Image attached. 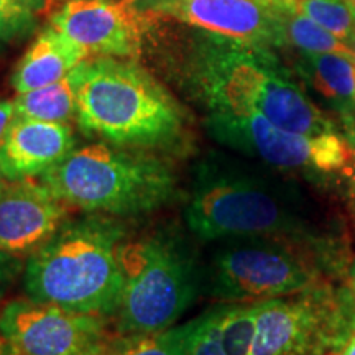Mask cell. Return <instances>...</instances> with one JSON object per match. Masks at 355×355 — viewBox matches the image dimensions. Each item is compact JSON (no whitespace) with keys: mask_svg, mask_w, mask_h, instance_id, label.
Wrapping results in <instances>:
<instances>
[{"mask_svg":"<svg viewBox=\"0 0 355 355\" xmlns=\"http://www.w3.org/2000/svg\"><path fill=\"white\" fill-rule=\"evenodd\" d=\"M19 266V259L0 250V293L8 285Z\"/></svg>","mask_w":355,"mask_h":355,"instance_id":"d4e9b609","label":"cell"},{"mask_svg":"<svg viewBox=\"0 0 355 355\" xmlns=\"http://www.w3.org/2000/svg\"><path fill=\"white\" fill-rule=\"evenodd\" d=\"M0 337L15 355H101L110 339L104 318L30 298L3 306Z\"/></svg>","mask_w":355,"mask_h":355,"instance_id":"30bf717a","label":"cell"},{"mask_svg":"<svg viewBox=\"0 0 355 355\" xmlns=\"http://www.w3.org/2000/svg\"><path fill=\"white\" fill-rule=\"evenodd\" d=\"M141 7L202 30L219 42L272 51L285 46L278 3L260 0H141Z\"/></svg>","mask_w":355,"mask_h":355,"instance_id":"8fae6325","label":"cell"},{"mask_svg":"<svg viewBox=\"0 0 355 355\" xmlns=\"http://www.w3.org/2000/svg\"><path fill=\"white\" fill-rule=\"evenodd\" d=\"M345 2H347V6L350 8V12H352L354 20H355V0H345Z\"/></svg>","mask_w":355,"mask_h":355,"instance_id":"f546056e","label":"cell"},{"mask_svg":"<svg viewBox=\"0 0 355 355\" xmlns=\"http://www.w3.org/2000/svg\"><path fill=\"white\" fill-rule=\"evenodd\" d=\"M6 181H7V180H6V178H3L2 173H0V188H2V184L6 183Z\"/></svg>","mask_w":355,"mask_h":355,"instance_id":"1f68e13d","label":"cell"},{"mask_svg":"<svg viewBox=\"0 0 355 355\" xmlns=\"http://www.w3.org/2000/svg\"><path fill=\"white\" fill-rule=\"evenodd\" d=\"M42 6L43 0H0V43L28 33Z\"/></svg>","mask_w":355,"mask_h":355,"instance_id":"7402d4cb","label":"cell"},{"mask_svg":"<svg viewBox=\"0 0 355 355\" xmlns=\"http://www.w3.org/2000/svg\"><path fill=\"white\" fill-rule=\"evenodd\" d=\"M123 225L110 216L68 220L26 261L28 298L92 316L117 314L123 291Z\"/></svg>","mask_w":355,"mask_h":355,"instance_id":"3957f363","label":"cell"},{"mask_svg":"<svg viewBox=\"0 0 355 355\" xmlns=\"http://www.w3.org/2000/svg\"><path fill=\"white\" fill-rule=\"evenodd\" d=\"M209 268V295L222 303H257L347 277L349 254L277 237L222 241Z\"/></svg>","mask_w":355,"mask_h":355,"instance_id":"8992f818","label":"cell"},{"mask_svg":"<svg viewBox=\"0 0 355 355\" xmlns=\"http://www.w3.org/2000/svg\"><path fill=\"white\" fill-rule=\"evenodd\" d=\"M71 207L42 181H6L0 188V250L32 257L68 222Z\"/></svg>","mask_w":355,"mask_h":355,"instance_id":"7c38bea8","label":"cell"},{"mask_svg":"<svg viewBox=\"0 0 355 355\" xmlns=\"http://www.w3.org/2000/svg\"><path fill=\"white\" fill-rule=\"evenodd\" d=\"M207 40L194 66V83L207 109L254 112L303 135L340 132L272 50Z\"/></svg>","mask_w":355,"mask_h":355,"instance_id":"277c9868","label":"cell"},{"mask_svg":"<svg viewBox=\"0 0 355 355\" xmlns=\"http://www.w3.org/2000/svg\"><path fill=\"white\" fill-rule=\"evenodd\" d=\"M74 144L68 123L15 117L0 144V173L8 181L35 180L63 162Z\"/></svg>","mask_w":355,"mask_h":355,"instance_id":"5bb4252c","label":"cell"},{"mask_svg":"<svg viewBox=\"0 0 355 355\" xmlns=\"http://www.w3.org/2000/svg\"><path fill=\"white\" fill-rule=\"evenodd\" d=\"M17 112H15V104L13 101H0V144L6 139L8 128L15 121Z\"/></svg>","mask_w":355,"mask_h":355,"instance_id":"484cf974","label":"cell"},{"mask_svg":"<svg viewBox=\"0 0 355 355\" xmlns=\"http://www.w3.org/2000/svg\"><path fill=\"white\" fill-rule=\"evenodd\" d=\"M51 26L89 55L128 60L144 44V25L130 0H69L51 17Z\"/></svg>","mask_w":355,"mask_h":355,"instance_id":"4fadbf2b","label":"cell"},{"mask_svg":"<svg viewBox=\"0 0 355 355\" xmlns=\"http://www.w3.org/2000/svg\"><path fill=\"white\" fill-rule=\"evenodd\" d=\"M355 331V298L334 282L259 301L250 355H331Z\"/></svg>","mask_w":355,"mask_h":355,"instance_id":"9c48e42d","label":"cell"},{"mask_svg":"<svg viewBox=\"0 0 355 355\" xmlns=\"http://www.w3.org/2000/svg\"><path fill=\"white\" fill-rule=\"evenodd\" d=\"M13 104L17 117L68 123L73 115H76V92L71 78L66 76L50 86L21 92L15 97Z\"/></svg>","mask_w":355,"mask_h":355,"instance_id":"e0dca14e","label":"cell"},{"mask_svg":"<svg viewBox=\"0 0 355 355\" xmlns=\"http://www.w3.org/2000/svg\"><path fill=\"white\" fill-rule=\"evenodd\" d=\"M89 51L56 28H46L26 50L12 76L17 94L50 86L69 76L83 63Z\"/></svg>","mask_w":355,"mask_h":355,"instance_id":"9a60e30c","label":"cell"},{"mask_svg":"<svg viewBox=\"0 0 355 355\" xmlns=\"http://www.w3.org/2000/svg\"><path fill=\"white\" fill-rule=\"evenodd\" d=\"M184 219L207 242L277 237L349 254L340 222L319 214L295 186L220 157L204 158L194 170Z\"/></svg>","mask_w":355,"mask_h":355,"instance_id":"6da1fadb","label":"cell"},{"mask_svg":"<svg viewBox=\"0 0 355 355\" xmlns=\"http://www.w3.org/2000/svg\"><path fill=\"white\" fill-rule=\"evenodd\" d=\"M260 2H265V3H278V2H283V0H260Z\"/></svg>","mask_w":355,"mask_h":355,"instance_id":"4dcf8cb0","label":"cell"},{"mask_svg":"<svg viewBox=\"0 0 355 355\" xmlns=\"http://www.w3.org/2000/svg\"><path fill=\"white\" fill-rule=\"evenodd\" d=\"M282 15L283 37L285 46H293L300 55H318V53H337L355 60V51L347 44L336 38L334 35L324 30L321 25L313 21L304 13L288 6L286 2H278Z\"/></svg>","mask_w":355,"mask_h":355,"instance_id":"ac0fdd59","label":"cell"},{"mask_svg":"<svg viewBox=\"0 0 355 355\" xmlns=\"http://www.w3.org/2000/svg\"><path fill=\"white\" fill-rule=\"evenodd\" d=\"M0 355H15V354H12L10 349H8V345L3 343L2 337H0Z\"/></svg>","mask_w":355,"mask_h":355,"instance_id":"f1b7e54d","label":"cell"},{"mask_svg":"<svg viewBox=\"0 0 355 355\" xmlns=\"http://www.w3.org/2000/svg\"><path fill=\"white\" fill-rule=\"evenodd\" d=\"M101 355H188L184 326L110 337Z\"/></svg>","mask_w":355,"mask_h":355,"instance_id":"ffe728a7","label":"cell"},{"mask_svg":"<svg viewBox=\"0 0 355 355\" xmlns=\"http://www.w3.org/2000/svg\"><path fill=\"white\" fill-rule=\"evenodd\" d=\"M331 355H355V331L349 336V339Z\"/></svg>","mask_w":355,"mask_h":355,"instance_id":"4316f807","label":"cell"},{"mask_svg":"<svg viewBox=\"0 0 355 355\" xmlns=\"http://www.w3.org/2000/svg\"><path fill=\"white\" fill-rule=\"evenodd\" d=\"M119 334L170 329L198 295V268L178 239L155 234L123 243Z\"/></svg>","mask_w":355,"mask_h":355,"instance_id":"52a82bcc","label":"cell"},{"mask_svg":"<svg viewBox=\"0 0 355 355\" xmlns=\"http://www.w3.org/2000/svg\"><path fill=\"white\" fill-rule=\"evenodd\" d=\"M296 71L304 84L326 102L340 125L355 121V60L337 53L300 55Z\"/></svg>","mask_w":355,"mask_h":355,"instance_id":"2e32d148","label":"cell"},{"mask_svg":"<svg viewBox=\"0 0 355 355\" xmlns=\"http://www.w3.org/2000/svg\"><path fill=\"white\" fill-rule=\"evenodd\" d=\"M355 51V20L345 0H283Z\"/></svg>","mask_w":355,"mask_h":355,"instance_id":"44dd1931","label":"cell"},{"mask_svg":"<svg viewBox=\"0 0 355 355\" xmlns=\"http://www.w3.org/2000/svg\"><path fill=\"white\" fill-rule=\"evenodd\" d=\"M184 332L188 355H227L222 347L214 309L184 324Z\"/></svg>","mask_w":355,"mask_h":355,"instance_id":"603a6c76","label":"cell"},{"mask_svg":"<svg viewBox=\"0 0 355 355\" xmlns=\"http://www.w3.org/2000/svg\"><path fill=\"white\" fill-rule=\"evenodd\" d=\"M92 144L74 148L38 180L71 209L110 217L157 211L176 196V175L168 163L137 148Z\"/></svg>","mask_w":355,"mask_h":355,"instance_id":"5b68a950","label":"cell"},{"mask_svg":"<svg viewBox=\"0 0 355 355\" xmlns=\"http://www.w3.org/2000/svg\"><path fill=\"white\" fill-rule=\"evenodd\" d=\"M78 125L119 146L168 150L184 135V114L173 96L135 61L99 56L69 74Z\"/></svg>","mask_w":355,"mask_h":355,"instance_id":"7a4b0ae2","label":"cell"},{"mask_svg":"<svg viewBox=\"0 0 355 355\" xmlns=\"http://www.w3.org/2000/svg\"><path fill=\"white\" fill-rule=\"evenodd\" d=\"M347 286H349V290L352 291V295L355 298V257L352 259V261H350L349 270H347Z\"/></svg>","mask_w":355,"mask_h":355,"instance_id":"83f0119b","label":"cell"},{"mask_svg":"<svg viewBox=\"0 0 355 355\" xmlns=\"http://www.w3.org/2000/svg\"><path fill=\"white\" fill-rule=\"evenodd\" d=\"M206 128L220 145L327 188L343 184L354 162L343 132L303 135L283 130L259 114L229 110H209Z\"/></svg>","mask_w":355,"mask_h":355,"instance_id":"ba28073f","label":"cell"},{"mask_svg":"<svg viewBox=\"0 0 355 355\" xmlns=\"http://www.w3.org/2000/svg\"><path fill=\"white\" fill-rule=\"evenodd\" d=\"M343 135L345 137V140L349 141V145L352 146V152H354V162L352 166L347 175H345L343 184H340V191H343V196L345 199V204H347L350 214L355 219V121L345 122L343 125L339 127Z\"/></svg>","mask_w":355,"mask_h":355,"instance_id":"cb8c5ba5","label":"cell"},{"mask_svg":"<svg viewBox=\"0 0 355 355\" xmlns=\"http://www.w3.org/2000/svg\"><path fill=\"white\" fill-rule=\"evenodd\" d=\"M214 309L217 327L227 355H250L254 347L257 313V303H222Z\"/></svg>","mask_w":355,"mask_h":355,"instance_id":"d6986e66","label":"cell"}]
</instances>
